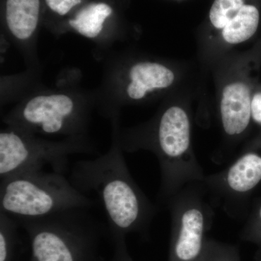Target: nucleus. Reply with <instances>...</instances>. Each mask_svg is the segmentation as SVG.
<instances>
[{
	"label": "nucleus",
	"instance_id": "nucleus-1",
	"mask_svg": "<svg viewBox=\"0 0 261 261\" xmlns=\"http://www.w3.org/2000/svg\"><path fill=\"white\" fill-rule=\"evenodd\" d=\"M115 128L113 145L107 153L73 165L69 180L84 195L97 197L107 217L112 239L130 233L144 235L155 214L150 202L128 171Z\"/></svg>",
	"mask_w": 261,
	"mask_h": 261
},
{
	"label": "nucleus",
	"instance_id": "nucleus-2",
	"mask_svg": "<svg viewBox=\"0 0 261 261\" xmlns=\"http://www.w3.org/2000/svg\"><path fill=\"white\" fill-rule=\"evenodd\" d=\"M119 140L122 148L129 152L145 149L155 154L164 198L176 195L187 182L202 179V171L192 148L191 120L181 105H170L148 126L123 135Z\"/></svg>",
	"mask_w": 261,
	"mask_h": 261
},
{
	"label": "nucleus",
	"instance_id": "nucleus-3",
	"mask_svg": "<svg viewBox=\"0 0 261 261\" xmlns=\"http://www.w3.org/2000/svg\"><path fill=\"white\" fill-rule=\"evenodd\" d=\"M86 207L34 219L16 220L28 234L31 261H102L99 254L102 226Z\"/></svg>",
	"mask_w": 261,
	"mask_h": 261
},
{
	"label": "nucleus",
	"instance_id": "nucleus-4",
	"mask_svg": "<svg viewBox=\"0 0 261 261\" xmlns=\"http://www.w3.org/2000/svg\"><path fill=\"white\" fill-rule=\"evenodd\" d=\"M95 202L73 187L65 174L29 171L1 179L0 211L17 220L34 219Z\"/></svg>",
	"mask_w": 261,
	"mask_h": 261
},
{
	"label": "nucleus",
	"instance_id": "nucleus-5",
	"mask_svg": "<svg viewBox=\"0 0 261 261\" xmlns=\"http://www.w3.org/2000/svg\"><path fill=\"white\" fill-rule=\"evenodd\" d=\"M92 152L91 147L80 138L49 142L8 126L0 133V177L3 179L18 173L42 171L46 166H50L54 172L65 174L70 155Z\"/></svg>",
	"mask_w": 261,
	"mask_h": 261
},
{
	"label": "nucleus",
	"instance_id": "nucleus-6",
	"mask_svg": "<svg viewBox=\"0 0 261 261\" xmlns=\"http://www.w3.org/2000/svg\"><path fill=\"white\" fill-rule=\"evenodd\" d=\"M86 113L68 94H39L7 120L8 126L33 134L75 135L83 129Z\"/></svg>",
	"mask_w": 261,
	"mask_h": 261
},
{
	"label": "nucleus",
	"instance_id": "nucleus-7",
	"mask_svg": "<svg viewBox=\"0 0 261 261\" xmlns=\"http://www.w3.org/2000/svg\"><path fill=\"white\" fill-rule=\"evenodd\" d=\"M173 197L168 261H203L212 213L195 192H182L178 198Z\"/></svg>",
	"mask_w": 261,
	"mask_h": 261
},
{
	"label": "nucleus",
	"instance_id": "nucleus-8",
	"mask_svg": "<svg viewBox=\"0 0 261 261\" xmlns=\"http://www.w3.org/2000/svg\"><path fill=\"white\" fill-rule=\"evenodd\" d=\"M250 86L238 75L221 87L219 111L221 126L226 135L238 138L246 130L252 119Z\"/></svg>",
	"mask_w": 261,
	"mask_h": 261
},
{
	"label": "nucleus",
	"instance_id": "nucleus-9",
	"mask_svg": "<svg viewBox=\"0 0 261 261\" xmlns=\"http://www.w3.org/2000/svg\"><path fill=\"white\" fill-rule=\"evenodd\" d=\"M178 74L171 67L159 62H137L127 72L125 93L130 100L140 102L155 93L172 87Z\"/></svg>",
	"mask_w": 261,
	"mask_h": 261
},
{
	"label": "nucleus",
	"instance_id": "nucleus-10",
	"mask_svg": "<svg viewBox=\"0 0 261 261\" xmlns=\"http://www.w3.org/2000/svg\"><path fill=\"white\" fill-rule=\"evenodd\" d=\"M261 181V156L247 152L240 156L220 175V184L228 193L238 196L246 193Z\"/></svg>",
	"mask_w": 261,
	"mask_h": 261
},
{
	"label": "nucleus",
	"instance_id": "nucleus-11",
	"mask_svg": "<svg viewBox=\"0 0 261 261\" xmlns=\"http://www.w3.org/2000/svg\"><path fill=\"white\" fill-rule=\"evenodd\" d=\"M40 0H7L5 19L12 35L20 41L30 39L37 31Z\"/></svg>",
	"mask_w": 261,
	"mask_h": 261
},
{
	"label": "nucleus",
	"instance_id": "nucleus-12",
	"mask_svg": "<svg viewBox=\"0 0 261 261\" xmlns=\"http://www.w3.org/2000/svg\"><path fill=\"white\" fill-rule=\"evenodd\" d=\"M259 19L260 15L256 7L244 5L238 14L220 32V42L227 47L246 42L256 32Z\"/></svg>",
	"mask_w": 261,
	"mask_h": 261
},
{
	"label": "nucleus",
	"instance_id": "nucleus-13",
	"mask_svg": "<svg viewBox=\"0 0 261 261\" xmlns=\"http://www.w3.org/2000/svg\"><path fill=\"white\" fill-rule=\"evenodd\" d=\"M113 9L106 3H92L80 10L70 20L69 24L75 32L89 39H95L100 34L105 22L112 14Z\"/></svg>",
	"mask_w": 261,
	"mask_h": 261
},
{
	"label": "nucleus",
	"instance_id": "nucleus-14",
	"mask_svg": "<svg viewBox=\"0 0 261 261\" xmlns=\"http://www.w3.org/2000/svg\"><path fill=\"white\" fill-rule=\"evenodd\" d=\"M18 221L0 213V261H12L18 243Z\"/></svg>",
	"mask_w": 261,
	"mask_h": 261
},
{
	"label": "nucleus",
	"instance_id": "nucleus-15",
	"mask_svg": "<svg viewBox=\"0 0 261 261\" xmlns=\"http://www.w3.org/2000/svg\"><path fill=\"white\" fill-rule=\"evenodd\" d=\"M244 5V0H214L209 13L211 25L221 32Z\"/></svg>",
	"mask_w": 261,
	"mask_h": 261
},
{
	"label": "nucleus",
	"instance_id": "nucleus-16",
	"mask_svg": "<svg viewBox=\"0 0 261 261\" xmlns=\"http://www.w3.org/2000/svg\"><path fill=\"white\" fill-rule=\"evenodd\" d=\"M203 261H240L238 247L208 239Z\"/></svg>",
	"mask_w": 261,
	"mask_h": 261
},
{
	"label": "nucleus",
	"instance_id": "nucleus-17",
	"mask_svg": "<svg viewBox=\"0 0 261 261\" xmlns=\"http://www.w3.org/2000/svg\"><path fill=\"white\" fill-rule=\"evenodd\" d=\"M45 2L51 11L59 15H65L80 4L82 0H45Z\"/></svg>",
	"mask_w": 261,
	"mask_h": 261
},
{
	"label": "nucleus",
	"instance_id": "nucleus-18",
	"mask_svg": "<svg viewBox=\"0 0 261 261\" xmlns=\"http://www.w3.org/2000/svg\"><path fill=\"white\" fill-rule=\"evenodd\" d=\"M114 242V252L109 261H135L130 257L127 249L126 238L113 239Z\"/></svg>",
	"mask_w": 261,
	"mask_h": 261
},
{
	"label": "nucleus",
	"instance_id": "nucleus-19",
	"mask_svg": "<svg viewBox=\"0 0 261 261\" xmlns=\"http://www.w3.org/2000/svg\"><path fill=\"white\" fill-rule=\"evenodd\" d=\"M252 119L261 124V92L252 94L251 101Z\"/></svg>",
	"mask_w": 261,
	"mask_h": 261
},
{
	"label": "nucleus",
	"instance_id": "nucleus-20",
	"mask_svg": "<svg viewBox=\"0 0 261 261\" xmlns=\"http://www.w3.org/2000/svg\"><path fill=\"white\" fill-rule=\"evenodd\" d=\"M259 216H260V219H261V207L260 208V211H259Z\"/></svg>",
	"mask_w": 261,
	"mask_h": 261
},
{
	"label": "nucleus",
	"instance_id": "nucleus-21",
	"mask_svg": "<svg viewBox=\"0 0 261 261\" xmlns=\"http://www.w3.org/2000/svg\"><path fill=\"white\" fill-rule=\"evenodd\" d=\"M31 261V260H30Z\"/></svg>",
	"mask_w": 261,
	"mask_h": 261
}]
</instances>
